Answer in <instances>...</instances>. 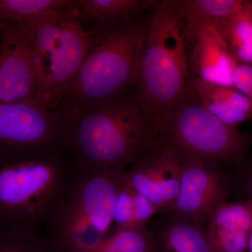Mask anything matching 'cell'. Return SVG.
Listing matches in <instances>:
<instances>
[{
  "instance_id": "1",
  "label": "cell",
  "mask_w": 252,
  "mask_h": 252,
  "mask_svg": "<svg viewBox=\"0 0 252 252\" xmlns=\"http://www.w3.org/2000/svg\"><path fill=\"white\" fill-rule=\"evenodd\" d=\"M78 170L127 169L157 143L155 120L136 91L81 111L65 122Z\"/></svg>"
},
{
  "instance_id": "2",
  "label": "cell",
  "mask_w": 252,
  "mask_h": 252,
  "mask_svg": "<svg viewBox=\"0 0 252 252\" xmlns=\"http://www.w3.org/2000/svg\"><path fill=\"white\" fill-rule=\"evenodd\" d=\"M149 15L101 32L64 94L67 121L81 111L124 95L138 81Z\"/></svg>"
},
{
  "instance_id": "3",
  "label": "cell",
  "mask_w": 252,
  "mask_h": 252,
  "mask_svg": "<svg viewBox=\"0 0 252 252\" xmlns=\"http://www.w3.org/2000/svg\"><path fill=\"white\" fill-rule=\"evenodd\" d=\"M77 173L63 154L0 165V231L46 226Z\"/></svg>"
},
{
  "instance_id": "4",
  "label": "cell",
  "mask_w": 252,
  "mask_h": 252,
  "mask_svg": "<svg viewBox=\"0 0 252 252\" xmlns=\"http://www.w3.org/2000/svg\"><path fill=\"white\" fill-rule=\"evenodd\" d=\"M187 44L175 0L158 1L149 16L135 86L157 123L188 92Z\"/></svg>"
},
{
  "instance_id": "5",
  "label": "cell",
  "mask_w": 252,
  "mask_h": 252,
  "mask_svg": "<svg viewBox=\"0 0 252 252\" xmlns=\"http://www.w3.org/2000/svg\"><path fill=\"white\" fill-rule=\"evenodd\" d=\"M127 169L81 171L46 225L56 252H89L112 232Z\"/></svg>"
},
{
  "instance_id": "6",
  "label": "cell",
  "mask_w": 252,
  "mask_h": 252,
  "mask_svg": "<svg viewBox=\"0 0 252 252\" xmlns=\"http://www.w3.org/2000/svg\"><path fill=\"white\" fill-rule=\"evenodd\" d=\"M74 3L24 28L37 82L36 99L52 110H59L97 41L81 24Z\"/></svg>"
},
{
  "instance_id": "7",
  "label": "cell",
  "mask_w": 252,
  "mask_h": 252,
  "mask_svg": "<svg viewBox=\"0 0 252 252\" xmlns=\"http://www.w3.org/2000/svg\"><path fill=\"white\" fill-rule=\"evenodd\" d=\"M158 140L182 156L219 163L243 161L252 137L210 114L188 92L157 124Z\"/></svg>"
},
{
  "instance_id": "8",
  "label": "cell",
  "mask_w": 252,
  "mask_h": 252,
  "mask_svg": "<svg viewBox=\"0 0 252 252\" xmlns=\"http://www.w3.org/2000/svg\"><path fill=\"white\" fill-rule=\"evenodd\" d=\"M67 127L62 113L36 99L0 103V165L64 154Z\"/></svg>"
},
{
  "instance_id": "9",
  "label": "cell",
  "mask_w": 252,
  "mask_h": 252,
  "mask_svg": "<svg viewBox=\"0 0 252 252\" xmlns=\"http://www.w3.org/2000/svg\"><path fill=\"white\" fill-rule=\"evenodd\" d=\"M182 157L180 189L170 212L205 226L214 211L228 200L231 183L219 162Z\"/></svg>"
},
{
  "instance_id": "10",
  "label": "cell",
  "mask_w": 252,
  "mask_h": 252,
  "mask_svg": "<svg viewBox=\"0 0 252 252\" xmlns=\"http://www.w3.org/2000/svg\"><path fill=\"white\" fill-rule=\"evenodd\" d=\"M182 164V155L158 140L153 148L127 169V181L155 205L158 213H169L180 189Z\"/></svg>"
},
{
  "instance_id": "11",
  "label": "cell",
  "mask_w": 252,
  "mask_h": 252,
  "mask_svg": "<svg viewBox=\"0 0 252 252\" xmlns=\"http://www.w3.org/2000/svg\"><path fill=\"white\" fill-rule=\"evenodd\" d=\"M189 69L193 78L216 85L234 87L233 75L239 63L227 45L217 23L199 28L186 38Z\"/></svg>"
},
{
  "instance_id": "12",
  "label": "cell",
  "mask_w": 252,
  "mask_h": 252,
  "mask_svg": "<svg viewBox=\"0 0 252 252\" xmlns=\"http://www.w3.org/2000/svg\"><path fill=\"white\" fill-rule=\"evenodd\" d=\"M0 103L36 99L37 82L24 29L0 34Z\"/></svg>"
},
{
  "instance_id": "13",
  "label": "cell",
  "mask_w": 252,
  "mask_h": 252,
  "mask_svg": "<svg viewBox=\"0 0 252 252\" xmlns=\"http://www.w3.org/2000/svg\"><path fill=\"white\" fill-rule=\"evenodd\" d=\"M213 252H246L252 229V200L225 202L212 214L205 226Z\"/></svg>"
},
{
  "instance_id": "14",
  "label": "cell",
  "mask_w": 252,
  "mask_h": 252,
  "mask_svg": "<svg viewBox=\"0 0 252 252\" xmlns=\"http://www.w3.org/2000/svg\"><path fill=\"white\" fill-rule=\"evenodd\" d=\"M158 1L141 0H75L74 7L84 28L101 32L142 17L146 11L154 9Z\"/></svg>"
},
{
  "instance_id": "15",
  "label": "cell",
  "mask_w": 252,
  "mask_h": 252,
  "mask_svg": "<svg viewBox=\"0 0 252 252\" xmlns=\"http://www.w3.org/2000/svg\"><path fill=\"white\" fill-rule=\"evenodd\" d=\"M189 89L210 114L228 125L238 126L252 119V102L235 87L216 85L192 78Z\"/></svg>"
},
{
  "instance_id": "16",
  "label": "cell",
  "mask_w": 252,
  "mask_h": 252,
  "mask_svg": "<svg viewBox=\"0 0 252 252\" xmlns=\"http://www.w3.org/2000/svg\"><path fill=\"white\" fill-rule=\"evenodd\" d=\"M149 226L157 252H213L205 226L195 220L169 212Z\"/></svg>"
},
{
  "instance_id": "17",
  "label": "cell",
  "mask_w": 252,
  "mask_h": 252,
  "mask_svg": "<svg viewBox=\"0 0 252 252\" xmlns=\"http://www.w3.org/2000/svg\"><path fill=\"white\" fill-rule=\"evenodd\" d=\"M74 0H0V34L24 29L41 18L58 12Z\"/></svg>"
},
{
  "instance_id": "18",
  "label": "cell",
  "mask_w": 252,
  "mask_h": 252,
  "mask_svg": "<svg viewBox=\"0 0 252 252\" xmlns=\"http://www.w3.org/2000/svg\"><path fill=\"white\" fill-rule=\"evenodd\" d=\"M244 0H175L180 13L185 38L206 25L219 23L230 17L243 4Z\"/></svg>"
},
{
  "instance_id": "19",
  "label": "cell",
  "mask_w": 252,
  "mask_h": 252,
  "mask_svg": "<svg viewBox=\"0 0 252 252\" xmlns=\"http://www.w3.org/2000/svg\"><path fill=\"white\" fill-rule=\"evenodd\" d=\"M217 24L237 62L252 65V1Z\"/></svg>"
},
{
  "instance_id": "20",
  "label": "cell",
  "mask_w": 252,
  "mask_h": 252,
  "mask_svg": "<svg viewBox=\"0 0 252 252\" xmlns=\"http://www.w3.org/2000/svg\"><path fill=\"white\" fill-rule=\"evenodd\" d=\"M89 252H157V249L148 225L114 230Z\"/></svg>"
},
{
  "instance_id": "21",
  "label": "cell",
  "mask_w": 252,
  "mask_h": 252,
  "mask_svg": "<svg viewBox=\"0 0 252 252\" xmlns=\"http://www.w3.org/2000/svg\"><path fill=\"white\" fill-rule=\"evenodd\" d=\"M0 252H56L37 230L0 231Z\"/></svg>"
},
{
  "instance_id": "22",
  "label": "cell",
  "mask_w": 252,
  "mask_h": 252,
  "mask_svg": "<svg viewBox=\"0 0 252 252\" xmlns=\"http://www.w3.org/2000/svg\"><path fill=\"white\" fill-rule=\"evenodd\" d=\"M133 194L134 189L127 180L118 195L112 232L133 228Z\"/></svg>"
},
{
  "instance_id": "23",
  "label": "cell",
  "mask_w": 252,
  "mask_h": 252,
  "mask_svg": "<svg viewBox=\"0 0 252 252\" xmlns=\"http://www.w3.org/2000/svg\"><path fill=\"white\" fill-rule=\"evenodd\" d=\"M133 228L147 226L152 217L158 213L157 207L148 198L134 189Z\"/></svg>"
},
{
  "instance_id": "24",
  "label": "cell",
  "mask_w": 252,
  "mask_h": 252,
  "mask_svg": "<svg viewBox=\"0 0 252 252\" xmlns=\"http://www.w3.org/2000/svg\"><path fill=\"white\" fill-rule=\"evenodd\" d=\"M233 84L252 102V65L238 64L233 75Z\"/></svg>"
},
{
  "instance_id": "25",
  "label": "cell",
  "mask_w": 252,
  "mask_h": 252,
  "mask_svg": "<svg viewBox=\"0 0 252 252\" xmlns=\"http://www.w3.org/2000/svg\"><path fill=\"white\" fill-rule=\"evenodd\" d=\"M245 189L248 199L252 200V159L245 171Z\"/></svg>"
},
{
  "instance_id": "26",
  "label": "cell",
  "mask_w": 252,
  "mask_h": 252,
  "mask_svg": "<svg viewBox=\"0 0 252 252\" xmlns=\"http://www.w3.org/2000/svg\"><path fill=\"white\" fill-rule=\"evenodd\" d=\"M246 252H252V229L249 236L248 248H247Z\"/></svg>"
}]
</instances>
